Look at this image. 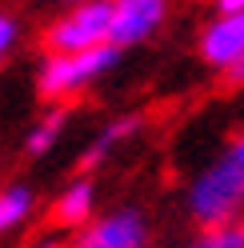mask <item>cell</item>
I'll list each match as a JSON object with an SVG mask.
<instances>
[{
  "mask_svg": "<svg viewBox=\"0 0 244 248\" xmlns=\"http://www.w3.org/2000/svg\"><path fill=\"white\" fill-rule=\"evenodd\" d=\"M180 248H244L240 224H216V228H196V236Z\"/></svg>",
  "mask_w": 244,
  "mask_h": 248,
  "instance_id": "8fae6325",
  "label": "cell"
},
{
  "mask_svg": "<svg viewBox=\"0 0 244 248\" xmlns=\"http://www.w3.org/2000/svg\"><path fill=\"white\" fill-rule=\"evenodd\" d=\"M152 232H148V216L140 208H108L92 216L84 228H76V244L72 248H148Z\"/></svg>",
  "mask_w": 244,
  "mask_h": 248,
  "instance_id": "277c9868",
  "label": "cell"
},
{
  "mask_svg": "<svg viewBox=\"0 0 244 248\" xmlns=\"http://www.w3.org/2000/svg\"><path fill=\"white\" fill-rule=\"evenodd\" d=\"M240 232H244V216H240Z\"/></svg>",
  "mask_w": 244,
  "mask_h": 248,
  "instance_id": "ac0fdd59",
  "label": "cell"
},
{
  "mask_svg": "<svg viewBox=\"0 0 244 248\" xmlns=\"http://www.w3.org/2000/svg\"><path fill=\"white\" fill-rule=\"evenodd\" d=\"M228 152H232V156H236V160L244 164V132L236 136V140H232V144H228Z\"/></svg>",
  "mask_w": 244,
  "mask_h": 248,
  "instance_id": "9a60e30c",
  "label": "cell"
},
{
  "mask_svg": "<svg viewBox=\"0 0 244 248\" xmlns=\"http://www.w3.org/2000/svg\"><path fill=\"white\" fill-rule=\"evenodd\" d=\"M100 44H112V0L68 4L44 28V52H84Z\"/></svg>",
  "mask_w": 244,
  "mask_h": 248,
  "instance_id": "3957f363",
  "label": "cell"
},
{
  "mask_svg": "<svg viewBox=\"0 0 244 248\" xmlns=\"http://www.w3.org/2000/svg\"><path fill=\"white\" fill-rule=\"evenodd\" d=\"M120 44H100V48L84 52H48L36 72V88L44 100H68L76 92H84L88 84H96L100 76H108L120 60Z\"/></svg>",
  "mask_w": 244,
  "mask_h": 248,
  "instance_id": "7a4b0ae2",
  "label": "cell"
},
{
  "mask_svg": "<svg viewBox=\"0 0 244 248\" xmlns=\"http://www.w3.org/2000/svg\"><path fill=\"white\" fill-rule=\"evenodd\" d=\"M200 60L212 72H228L244 60V8L216 12L200 32Z\"/></svg>",
  "mask_w": 244,
  "mask_h": 248,
  "instance_id": "5b68a950",
  "label": "cell"
},
{
  "mask_svg": "<svg viewBox=\"0 0 244 248\" xmlns=\"http://www.w3.org/2000/svg\"><path fill=\"white\" fill-rule=\"evenodd\" d=\"M60 4H64V8H68V4H80V0H60Z\"/></svg>",
  "mask_w": 244,
  "mask_h": 248,
  "instance_id": "e0dca14e",
  "label": "cell"
},
{
  "mask_svg": "<svg viewBox=\"0 0 244 248\" xmlns=\"http://www.w3.org/2000/svg\"><path fill=\"white\" fill-rule=\"evenodd\" d=\"M16 44H20V20L12 16V12H4V16H0V56H12Z\"/></svg>",
  "mask_w": 244,
  "mask_h": 248,
  "instance_id": "7c38bea8",
  "label": "cell"
},
{
  "mask_svg": "<svg viewBox=\"0 0 244 248\" xmlns=\"http://www.w3.org/2000/svg\"><path fill=\"white\" fill-rule=\"evenodd\" d=\"M36 212V192L28 184H4L0 188V232H16L20 224L32 220Z\"/></svg>",
  "mask_w": 244,
  "mask_h": 248,
  "instance_id": "30bf717a",
  "label": "cell"
},
{
  "mask_svg": "<svg viewBox=\"0 0 244 248\" xmlns=\"http://www.w3.org/2000/svg\"><path fill=\"white\" fill-rule=\"evenodd\" d=\"M216 4V12H236V8H244V0H212Z\"/></svg>",
  "mask_w": 244,
  "mask_h": 248,
  "instance_id": "5bb4252c",
  "label": "cell"
},
{
  "mask_svg": "<svg viewBox=\"0 0 244 248\" xmlns=\"http://www.w3.org/2000/svg\"><path fill=\"white\" fill-rule=\"evenodd\" d=\"M168 16V0H112V44L136 48L156 36Z\"/></svg>",
  "mask_w": 244,
  "mask_h": 248,
  "instance_id": "8992f818",
  "label": "cell"
},
{
  "mask_svg": "<svg viewBox=\"0 0 244 248\" xmlns=\"http://www.w3.org/2000/svg\"><path fill=\"white\" fill-rule=\"evenodd\" d=\"M48 212H52L56 228H84L96 216V184H92V176H76L72 184H64Z\"/></svg>",
  "mask_w": 244,
  "mask_h": 248,
  "instance_id": "52a82bcc",
  "label": "cell"
},
{
  "mask_svg": "<svg viewBox=\"0 0 244 248\" xmlns=\"http://www.w3.org/2000/svg\"><path fill=\"white\" fill-rule=\"evenodd\" d=\"M64 124H68V108H64V100H52L48 112H44L40 120L28 124V132H24V140H20L24 156H32V160L48 156V152L60 144V136H64Z\"/></svg>",
  "mask_w": 244,
  "mask_h": 248,
  "instance_id": "9c48e42d",
  "label": "cell"
},
{
  "mask_svg": "<svg viewBox=\"0 0 244 248\" xmlns=\"http://www.w3.org/2000/svg\"><path fill=\"white\" fill-rule=\"evenodd\" d=\"M140 124H144V120L136 116V112L108 120V124H104V128H100V132L92 136V140L84 144V152H80V168L88 172V168H96L100 160H108V156H112V152H116L120 144H124V140H132V136L140 132Z\"/></svg>",
  "mask_w": 244,
  "mask_h": 248,
  "instance_id": "ba28073f",
  "label": "cell"
},
{
  "mask_svg": "<svg viewBox=\"0 0 244 248\" xmlns=\"http://www.w3.org/2000/svg\"><path fill=\"white\" fill-rule=\"evenodd\" d=\"M224 80H228V84H236V88L244 84V60H240L236 68H228V72H224Z\"/></svg>",
  "mask_w": 244,
  "mask_h": 248,
  "instance_id": "4fadbf2b",
  "label": "cell"
},
{
  "mask_svg": "<svg viewBox=\"0 0 244 248\" xmlns=\"http://www.w3.org/2000/svg\"><path fill=\"white\" fill-rule=\"evenodd\" d=\"M32 248H60V244H56V240H36Z\"/></svg>",
  "mask_w": 244,
  "mask_h": 248,
  "instance_id": "2e32d148",
  "label": "cell"
},
{
  "mask_svg": "<svg viewBox=\"0 0 244 248\" xmlns=\"http://www.w3.org/2000/svg\"><path fill=\"white\" fill-rule=\"evenodd\" d=\"M184 208H188L196 228L240 224V216H244V164L228 148L192 176L188 192H184Z\"/></svg>",
  "mask_w": 244,
  "mask_h": 248,
  "instance_id": "6da1fadb",
  "label": "cell"
}]
</instances>
